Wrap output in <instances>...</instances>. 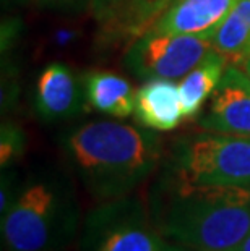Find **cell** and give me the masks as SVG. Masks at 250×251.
<instances>
[{
  "mask_svg": "<svg viewBox=\"0 0 250 251\" xmlns=\"http://www.w3.org/2000/svg\"><path fill=\"white\" fill-rule=\"evenodd\" d=\"M125 0H91V10L99 21H103L109 17L111 13L115 12L117 8L124 3Z\"/></svg>",
  "mask_w": 250,
  "mask_h": 251,
  "instance_id": "obj_16",
  "label": "cell"
},
{
  "mask_svg": "<svg viewBox=\"0 0 250 251\" xmlns=\"http://www.w3.org/2000/svg\"><path fill=\"white\" fill-rule=\"evenodd\" d=\"M234 3L236 0H172L150 31L213 37Z\"/></svg>",
  "mask_w": 250,
  "mask_h": 251,
  "instance_id": "obj_9",
  "label": "cell"
},
{
  "mask_svg": "<svg viewBox=\"0 0 250 251\" xmlns=\"http://www.w3.org/2000/svg\"><path fill=\"white\" fill-rule=\"evenodd\" d=\"M198 125L206 131L250 136V76L237 65L226 67Z\"/></svg>",
  "mask_w": 250,
  "mask_h": 251,
  "instance_id": "obj_7",
  "label": "cell"
},
{
  "mask_svg": "<svg viewBox=\"0 0 250 251\" xmlns=\"http://www.w3.org/2000/svg\"><path fill=\"white\" fill-rule=\"evenodd\" d=\"M213 46L232 65L250 57V0H236L213 36Z\"/></svg>",
  "mask_w": 250,
  "mask_h": 251,
  "instance_id": "obj_13",
  "label": "cell"
},
{
  "mask_svg": "<svg viewBox=\"0 0 250 251\" xmlns=\"http://www.w3.org/2000/svg\"><path fill=\"white\" fill-rule=\"evenodd\" d=\"M73 195L63 178L44 174L21 186L2 216L8 251H46L73 221Z\"/></svg>",
  "mask_w": 250,
  "mask_h": 251,
  "instance_id": "obj_3",
  "label": "cell"
},
{
  "mask_svg": "<svg viewBox=\"0 0 250 251\" xmlns=\"http://www.w3.org/2000/svg\"><path fill=\"white\" fill-rule=\"evenodd\" d=\"M161 251H198V250H194V248H189V247H184V245H179V247H174V245H167L164 243V247Z\"/></svg>",
  "mask_w": 250,
  "mask_h": 251,
  "instance_id": "obj_19",
  "label": "cell"
},
{
  "mask_svg": "<svg viewBox=\"0 0 250 251\" xmlns=\"http://www.w3.org/2000/svg\"><path fill=\"white\" fill-rule=\"evenodd\" d=\"M26 136L18 124L7 120L0 128V165L2 170L8 169L25 154Z\"/></svg>",
  "mask_w": 250,
  "mask_h": 251,
  "instance_id": "obj_14",
  "label": "cell"
},
{
  "mask_svg": "<svg viewBox=\"0 0 250 251\" xmlns=\"http://www.w3.org/2000/svg\"><path fill=\"white\" fill-rule=\"evenodd\" d=\"M88 105L103 115L127 119L135 114L137 91L129 79L111 72H88L83 76Z\"/></svg>",
  "mask_w": 250,
  "mask_h": 251,
  "instance_id": "obj_11",
  "label": "cell"
},
{
  "mask_svg": "<svg viewBox=\"0 0 250 251\" xmlns=\"http://www.w3.org/2000/svg\"><path fill=\"white\" fill-rule=\"evenodd\" d=\"M154 227L198 251H234L250 235V185L190 183L169 175L156 193Z\"/></svg>",
  "mask_w": 250,
  "mask_h": 251,
  "instance_id": "obj_2",
  "label": "cell"
},
{
  "mask_svg": "<svg viewBox=\"0 0 250 251\" xmlns=\"http://www.w3.org/2000/svg\"><path fill=\"white\" fill-rule=\"evenodd\" d=\"M227 65V58L213 49L182 78L179 91L185 120L198 119L206 99L216 91Z\"/></svg>",
  "mask_w": 250,
  "mask_h": 251,
  "instance_id": "obj_12",
  "label": "cell"
},
{
  "mask_svg": "<svg viewBox=\"0 0 250 251\" xmlns=\"http://www.w3.org/2000/svg\"><path fill=\"white\" fill-rule=\"evenodd\" d=\"M18 191L13 190V178L12 174H3L2 177V190H0V214H5L8 211V207L13 204L15 198H17Z\"/></svg>",
  "mask_w": 250,
  "mask_h": 251,
  "instance_id": "obj_15",
  "label": "cell"
},
{
  "mask_svg": "<svg viewBox=\"0 0 250 251\" xmlns=\"http://www.w3.org/2000/svg\"><path fill=\"white\" fill-rule=\"evenodd\" d=\"M215 49L213 37L192 34H163L145 31L132 42L124 65L141 81L180 79Z\"/></svg>",
  "mask_w": 250,
  "mask_h": 251,
  "instance_id": "obj_5",
  "label": "cell"
},
{
  "mask_svg": "<svg viewBox=\"0 0 250 251\" xmlns=\"http://www.w3.org/2000/svg\"><path fill=\"white\" fill-rule=\"evenodd\" d=\"M169 175L190 183L250 185V136L201 131L177 138Z\"/></svg>",
  "mask_w": 250,
  "mask_h": 251,
  "instance_id": "obj_4",
  "label": "cell"
},
{
  "mask_svg": "<svg viewBox=\"0 0 250 251\" xmlns=\"http://www.w3.org/2000/svg\"><path fill=\"white\" fill-rule=\"evenodd\" d=\"M84 81L63 62L42 68L34 84L33 107L42 122L56 124L78 117L86 109Z\"/></svg>",
  "mask_w": 250,
  "mask_h": 251,
  "instance_id": "obj_8",
  "label": "cell"
},
{
  "mask_svg": "<svg viewBox=\"0 0 250 251\" xmlns=\"http://www.w3.org/2000/svg\"><path fill=\"white\" fill-rule=\"evenodd\" d=\"M89 238L94 251H161L164 240L132 200H115L89 219Z\"/></svg>",
  "mask_w": 250,
  "mask_h": 251,
  "instance_id": "obj_6",
  "label": "cell"
},
{
  "mask_svg": "<svg viewBox=\"0 0 250 251\" xmlns=\"http://www.w3.org/2000/svg\"><path fill=\"white\" fill-rule=\"evenodd\" d=\"M244 72H246L247 75H249V76H250V57L247 58V60H246V63H244Z\"/></svg>",
  "mask_w": 250,
  "mask_h": 251,
  "instance_id": "obj_22",
  "label": "cell"
},
{
  "mask_svg": "<svg viewBox=\"0 0 250 251\" xmlns=\"http://www.w3.org/2000/svg\"><path fill=\"white\" fill-rule=\"evenodd\" d=\"M62 148L89 195L106 202L134 191L161 157V140L153 130L115 120L75 126L62 136Z\"/></svg>",
  "mask_w": 250,
  "mask_h": 251,
  "instance_id": "obj_1",
  "label": "cell"
},
{
  "mask_svg": "<svg viewBox=\"0 0 250 251\" xmlns=\"http://www.w3.org/2000/svg\"><path fill=\"white\" fill-rule=\"evenodd\" d=\"M234 251H250V235Z\"/></svg>",
  "mask_w": 250,
  "mask_h": 251,
  "instance_id": "obj_20",
  "label": "cell"
},
{
  "mask_svg": "<svg viewBox=\"0 0 250 251\" xmlns=\"http://www.w3.org/2000/svg\"><path fill=\"white\" fill-rule=\"evenodd\" d=\"M135 119L148 130L172 131L185 120L179 86L172 79H150L137 91Z\"/></svg>",
  "mask_w": 250,
  "mask_h": 251,
  "instance_id": "obj_10",
  "label": "cell"
},
{
  "mask_svg": "<svg viewBox=\"0 0 250 251\" xmlns=\"http://www.w3.org/2000/svg\"><path fill=\"white\" fill-rule=\"evenodd\" d=\"M138 5H141L143 8H146L148 12H151L154 17H161V13L167 8V5L172 2V0H132Z\"/></svg>",
  "mask_w": 250,
  "mask_h": 251,
  "instance_id": "obj_18",
  "label": "cell"
},
{
  "mask_svg": "<svg viewBox=\"0 0 250 251\" xmlns=\"http://www.w3.org/2000/svg\"><path fill=\"white\" fill-rule=\"evenodd\" d=\"M25 2H26V0H2V3L8 5V7H10V5H20V3H25Z\"/></svg>",
  "mask_w": 250,
  "mask_h": 251,
  "instance_id": "obj_21",
  "label": "cell"
},
{
  "mask_svg": "<svg viewBox=\"0 0 250 251\" xmlns=\"http://www.w3.org/2000/svg\"><path fill=\"white\" fill-rule=\"evenodd\" d=\"M42 7L54 8V10H78L91 0H38Z\"/></svg>",
  "mask_w": 250,
  "mask_h": 251,
  "instance_id": "obj_17",
  "label": "cell"
}]
</instances>
